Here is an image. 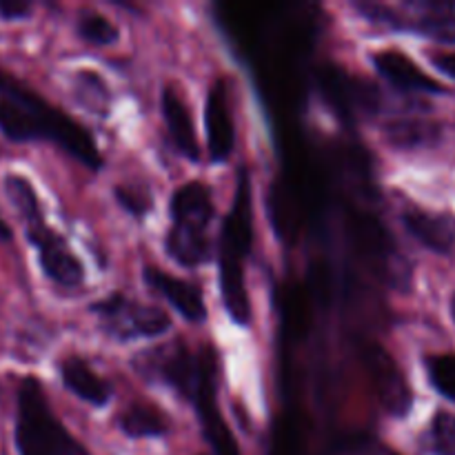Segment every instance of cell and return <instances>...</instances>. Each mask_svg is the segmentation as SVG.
I'll return each instance as SVG.
<instances>
[{
    "label": "cell",
    "mask_w": 455,
    "mask_h": 455,
    "mask_svg": "<svg viewBox=\"0 0 455 455\" xmlns=\"http://www.w3.org/2000/svg\"><path fill=\"white\" fill-rule=\"evenodd\" d=\"M378 455H398V453H394V451H387V449H382V451L378 453Z\"/></svg>",
    "instance_id": "27"
},
{
    "label": "cell",
    "mask_w": 455,
    "mask_h": 455,
    "mask_svg": "<svg viewBox=\"0 0 455 455\" xmlns=\"http://www.w3.org/2000/svg\"><path fill=\"white\" fill-rule=\"evenodd\" d=\"M13 444L18 455H89L84 444L58 420L43 382L36 376L18 382Z\"/></svg>",
    "instance_id": "4"
},
{
    "label": "cell",
    "mask_w": 455,
    "mask_h": 455,
    "mask_svg": "<svg viewBox=\"0 0 455 455\" xmlns=\"http://www.w3.org/2000/svg\"><path fill=\"white\" fill-rule=\"evenodd\" d=\"M13 240V231L9 227V222L0 216V243H12Z\"/></svg>",
    "instance_id": "26"
},
{
    "label": "cell",
    "mask_w": 455,
    "mask_h": 455,
    "mask_svg": "<svg viewBox=\"0 0 455 455\" xmlns=\"http://www.w3.org/2000/svg\"><path fill=\"white\" fill-rule=\"evenodd\" d=\"M371 65L398 92L435 93V96L444 93V87L438 80L427 76L407 53L398 52V49H382V52H376L371 56Z\"/></svg>",
    "instance_id": "13"
},
{
    "label": "cell",
    "mask_w": 455,
    "mask_h": 455,
    "mask_svg": "<svg viewBox=\"0 0 455 455\" xmlns=\"http://www.w3.org/2000/svg\"><path fill=\"white\" fill-rule=\"evenodd\" d=\"M216 358L218 354L213 347H203L198 354H194L185 342L176 340L138 354L136 367L145 378L163 382L191 403L209 364Z\"/></svg>",
    "instance_id": "7"
},
{
    "label": "cell",
    "mask_w": 455,
    "mask_h": 455,
    "mask_svg": "<svg viewBox=\"0 0 455 455\" xmlns=\"http://www.w3.org/2000/svg\"><path fill=\"white\" fill-rule=\"evenodd\" d=\"M425 444L434 455H455V413H435L425 434Z\"/></svg>",
    "instance_id": "22"
},
{
    "label": "cell",
    "mask_w": 455,
    "mask_h": 455,
    "mask_svg": "<svg viewBox=\"0 0 455 455\" xmlns=\"http://www.w3.org/2000/svg\"><path fill=\"white\" fill-rule=\"evenodd\" d=\"M60 373L62 387L67 391L80 398L83 403L93 404V407H105L111 400V385L105 378L98 376L92 367H89L87 360H83L80 355H67L65 360L58 367Z\"/></svg>",
    "instance_id": "16"
},
{
    "label": "cell",
    "mask_w": 455,
    "mask_h": 455,
    "mask_svg": "<svg viewBox=\"0 0 455 455\" xmlns=\"http://www.w3.org/2000/svg\"><path fill=\"white\" fill-rule=\"evenodd\" d=\"M3 189L12 207L20 216L25 225L27 243L34 247L38 258L40 271L44 278L53 284L65 289H76L84 283L83 260L71 251L65 235L58 234L47 220H44L43 204H40L38 191L31 185V180L22 173H4Z\"/></svg>",
    "instance_id": "3"
},
{
    "label": "cell",
    "mask_w": 455,
    "mask_h": 455,
    "mask_svg": "<svg viewBox=\"0 0 455 455\" xmlns=\"http://www.w3.org/2000/svg\"><path fill=\"white\" fill-rule=\"evenodd\" d=\"M253 247V196L249 169L238 172L234 204L225 216L218 243V265H220V293L229 318L240 327L251 323V300L244 280V258Z\"/></svg>",
    "instance_id": "2"
},
{
    "label": "cell",
    "mask_w": 455,
    "mask_h": 455,
    "mask_svg": "<svg viewBox=\"0 0 455 455\" xmlns=\"http://www.w3.org/2000/svg\"><path fill=\"white\" fill-rule=\"evenodd\" d=\"M172 227L164 244L173 262L187 269L204 265L212 258L209 225L213 220L212 189L204 182H187L178 187L169 203Z\"/></svg>",
    "instance_id": "5"
},
{
    "label": "cell",
    "mask_w": 455,
    "mask_h": 455,
    "mask_svg": "<svg viewBox=\"0 0 455 455\" xmlns=\"http://www.w3.org/2000/svg\"><path fill=\"white\" fill-rule=\"evenodd\" d=\"M440 129L434 123H422V120H403L389 127V140L394 145L413 149V147H425L438 140Z\"/></svg>",
    "instance_id": "19"
},
{
    "label": "cell",
    "mask_w": 455,
    "mask_h": 455,
    "mask_svg": "<svg viewBox=\"0 0 455 455\" xmlns=\"http://www.w3.org/2000/svg\"><path fill=\"white\" fill-rule=\"evenodd\" d=\"M116 200H118L120 207L124 209L132 216L142 218L151 209V196L149 191L142 189V187H129V185H118L114 189Z\"/></svg>",
    "instance_id": "23"
},
{
    "label": "cell",
    "mask_w": 455,
    "mask_h": 455,
    "mask_svg": "<svg viewBox=\"0 0 455 455\" xmlns=\"http://www.w3.org/2000/svg\"><path fill=\"white\" fill-rule=\"evenodd\" d=\"M191 404H194L196 413H198L203 434L207 443L212 444L213 455H243L234 434L227 427L225 418H222L220 409H218V360L209 364L198 391L191 398Z\"/></svg>",
    "instance_id": "9"
},
{
    "label": "cell",
    "mask_w": 455,
    "mask_h": 455,
    "mask_svg": "<svg viewBox=\"0 0 455 455\" xmlns=\"http://www.w3.org/2000/svg\"><path fill=\"white\" fill-rule=\"evenodd\" d=\"M34 12V4L25 0H0V20L18 22L27 20Z\"/></svg>",
    "instance_id": "24"
},
{
    "label": "cell",
    "mask_w": 455,
    "mask_h": 455,
    "mask_svg": "<svg viewBox=\"0 0 455 455\" xmlns=\"http://www.w3.org/2000/svg\"><path fill=\"white\" fill-rule=\"evenodd\" d=\"M355 9L373 25L455 44V3L451 0H411L403 4L360 3Z\"/></svg>",
    "instance_id": "6"
},
{
    "label": "cell",
    "mask_w": 455,
    "mask_h": 455,
    "mask_svg": "<svg viewBox=\"0 0 455 455\" xmlns=\"http://www.w3.org/2000/svg\"><path fill=\"white\" fill-rule=\"evenodd\" d=\"M363 360L367 364V371L371 376V382L376 387V394L385 411L395 418L409 413V409H411V389H409L407 380H404L403 371L395 364V360L391 358V354H387L380 345H369L364 349Z\"/></svg>",
    "instance_id": "10"
},
{
    "label": "cell",
    "mask_w": 455,
    "mask_h": 455,
    "mask_svg": "<svg viewBox=\"0 0 455 455\" xmlns=\"http://www.w3.org/2000/svg\"><path fill=\"white\" fill-rule=\"evenodd\" d=\"M204 129H207V147L212 163H225L234 154L235 145L231 89L227 78H218L209 87L207 105H204Z\"/></svg>",
    "instance_id": "11"
},
{
    "label": "cell",
    "mask_w": 455,
    "mask_h": 455,
    "mask_svg": "<svg viewBox=\"0 0 455 455\" xmlns=\"http://www.w3.org/2000/svg\"><path fill=\"white\" fill-rule=\"evenodd\" d=\"M74 93L89 111L98 116H107L109 111V89L105 80L93 71H80L74 78Z\"/></svg>",
    "instance_id": "18"
},
{
    "label": "cell",
    "mask_w": 455,
    "mask_h": 455,
    "mask_svg": "<svg viewBox=\"0 0 455 455\" xmlns=\"http://www.w3.org/2000/svg\"><path fill=\"white\" fill-rule=\"evenodd\" d=\"M425 369L431 387L440 395H444V398L455 403V354L427 355Z\"/></svg>",
    "instance_id": "20"
},
{
    "label": "cell",
    "mask_w": 455,
    "mask_h": 455,
    "mask_svg": "<svg viewBox=\"0 0 455 455\" xmlns=\"http://www.w3.org/2000/svg\"><path fill=\"white\" fill-rule=\"evenodd\" d=\"M403 225L413 240L435 253L455 251V216L447 212H429V209L409 207L403 213Z\"/></svg>",
    "instance_id": "14"
},
{
    "label": "cell",
    "mask_w": 455,
    "mask_h": 455,
    "mask_svg": "<svg viewBox=\"0 0 455 455\" xmlns=\"http://www.w3.org/2000/svg\"><path fill=\"white\" fill-rule=\"evenodd\" d=\"M78 36L87 43L98 44V47H107V44H114L118 43L120 34H118V27L109 20L107 16L96 12H84L80 13L78 18Z\"/></svg>",
    "instance_id": "21"
},
{
    "label": "cell",
    "mask_w": 455,
    "mask_h": 455,
    "mask_svg": "<svg viewBox=\"0 0 455 455\" xmlns=\"http://www.w3.org/2000/svg\"><path fill=\"white\" fill-rule=\"evenodd\" d=\"M92 314L98 315L102 329L116 340L136 338H158L172 329V318L163 309L140 305L123 293H111L92 305Z\"/></svg>",
    "instance_id": "8"
},
{
    "label": "cell",
    "mask_w": 455,
    "mask_h": 455,
    "mask_svg": "<svg viewBox=\"0 0 455 455\" xmlns=\"http://www.w3.org/2000/svg\"><path fill=\"white\" fill-rule=\"evenodd\" d=\"M431 62L438 71L455 80V52H435L431 53Z\"/></svg>",
    "instance_id": "25"
},
{
    "label": "cell",
    "mask_w": 455,
    "mask_h": 455,
    "mask_svg": "<svg viewBox=\"0 0 455 455\" xmlns=\"http://www.w3.org/2000/svg\"><path fill=\"white\" fill-rule=\"evenodd\" d=\"M160 109H163V118L164 124H167V132L173 147L185 158L196 163L200 158V147L194 129V120H191V114L187 109V102L182 100L180 92L176 87H172V84L164 87L163 93H160Z\"/></svg>",
    "instance_id": "15"
},
{
    "label": "cell",
    "mask_w": 455,
    "mask_h": 455,
    "mask_svg": "<svg viewBox=\"0 0 455 455\" xmlns=\"http://www.w3.org/2000/svg\"><path fill=\"white\" fill-rule=\"evenodd\" d=\"M120 429L129 438H163L169 431V418L151 403H136L120 416Z\"/></svg>",
    "instance_id": "17"
},
{
    "label": "cell",
    "mask_w": 455,
    "mask_h": 455,
    "mask_svg": "<svg viewBox=\"0 0 455 455\" xmlns=\"http://www.w3.org/2000/svg\"><path fill=\"white\" fill-rule=\"evenodd\" d=\"M451 315H453V320H455V296H453V300H451Z\"/></svg>",
    "instance_id": "28"
},
{
    "label": "cell",
    "mask_w": 455,
    "mask_h": 455,
    "mask_svg": "<svg viewBox=\"0 0 455 455\" xmlns=\"http://www.w3.org/2000/svg\"><path fill=\"white\" fill-rule=\"evenodd\" d=\"M142 278H145V284L151 291L163 296L189 323H203L207 318V307H204V296L200 284L176 278V275L167 274V271L158 269V267H145Z\"/></svg>",
    "instance_id": "12"
},
{
    "label": "cell",
    "mask_w": 455,
    "mask_h": 455,
    "mask_svg": "<svg viewBox=\"0 0 455 455\" xmlns=\"http://www.w3.org/2000/svg\"><path fill=\"white\" fill-rule=\"evenodd\" d=\"M0 136L13 145L27 142H52L87 169L105 164L92 133L44 100L36 89L0 69Z\"/></svg>",
    "instance_id": "1"
}]
</instances>
